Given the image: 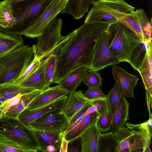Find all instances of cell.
I'll return each instance as SVG.
<instances>
[{"mask_svg":"<svg viewBox=\"0 0 152 152\" xmlns=\"http://www.w3.org/2000/svg\"><path fill=\"white\" fill-rule=\"evenodd\" d=\"M68 0H53L40 17L22 35L30 38H37L42 34L48 25L61 12Z\"/></svg>","mask_w":152,"mask_h":152,"instance_id":"obj_9","label":"cell"},{"mask_svg":"<svg viewBox=\"0 0 152 152\" xmlns=\"http://www.w3.org/2000/svg\"><path fill=\"white\" fill-rule=\"evenodd\" d=\"M112 74L115 82L126 97L134 98V91L139 79L136 76L127 72L121 67L113 65Z\"/></svg>","mask_w":152,"mask_h":152,"instance_id":"obj_14","label":"cell"},{"mask_svg":"<svg viewBox=\"0 0 152 152\" xmlns=\"http://www.w3.org/2000/svg\"><path fill=\"white\" fill-rule=\"evenodd\" d=\"M45 60L41 63L37 69L31 75L18 85L42 91L48 88L45 80Z\"/></svg>","mask_w":152,"mask_h":152,"instance_id":"obj_19","label":"cell"},{"mask_svg":"<svg viewBox=\"0 0 152 152\" xmlns=\"http://www.w3.org/2000/svg\"><path fill=\"white\" fill-rule=\"evenodd\" d=\"M23 95L18 94L8 100L5 107L4 115L11 107L17 105L19 102Z\"/></svg>","mask_w":152,"mask_h":152,"instance_id":"obj_43","label":"cell"},{"mask_svg":"<svg viewBox=\"0 0 152 152\" xmlns=\"http://www.w3.org/2000/svg\"><path fill=\"white\" fill-rule=\"evenodd\" d=\"M15 23L11 4L8 0L0 1V32L5 33Z\"/></svg>","mask_w":152,"mask_h":152,"instance_id":"obj_22","label":"cell"},{"mask_svg":"<svg viewBox=\"0 0 152 152\" xmlns=\"http://www.w3.org/2000/svg\"><path fill=\"white\" fill-rule=\"evenodd\" d=\"M129 105L125 96H123L116 105L112 116L111 131L114 133L116 132L129 119Z\"/></svg>","mask_w":152,"mask_h":152,"instance_id":"obj_17","label":"cell"},{"mask_svg":"<svg viewBox=\"0 0 152 152\" xmlns=\"http://www.w3.org/2000/svg\"><path fill=\"white\" fill-rule=\"evenodd\" d=\"M68 95L66 101L61 113L69 121L91 100L85 96L83 91L72 92Z\"/></svg>","mask_w":152,"mask_h":152,"instance_id":"obj_15","label":"cell"},{"mask_svg":"<svg viewBox=\"0 0 152 152\" xmlns=\"http://www.w3.org/2000/svg\"><path fill=\"white\" fill-rule=\"evenodd\" d=\"M112 118V115L109 111L99 116L96 124L101 133L106 132L111 130Z\"/></svg>","mask_w":152,"mask_h":152,"instance_id":"obj_39","label":"cell"},{"mask_svg":"<svg viewBox=\"0 0 152 152\" xmlns=\"http://www.w3.org/2000/svg\"><path fill=\"white\" fill-rule=\"evenodd\" d=\"M56 152V148L53 145H50L47 146L46 147V152Z\"/></svg>","mask_w":152,"mask_h":152,"instance_id":"obj_46","label":"cell"},{"mask_svg":"<svg viewBox=\"0 0 152 152\" xmlns=\"http://www.w3.org/2000/svg\"><path fill=\"white\" fill-rule=\"evenodd\" d=\"M101 133L96 123L80 137L81 152H97V142Z\"/></svg>","mask_w":152,"mask_h":152,"instance_id":"obj_21","label":"cell"},{"mask_svg":"<svg viewBox=\"0 0 152 152\" xmlns=\"http://www.w3.org/2000/svg\"><path fill=\"white\" fill-rule=\"evenodd\" d=\"M109 25L102 23H84L64 36L49 55L53 54L57 56L53 83L60 84L77 68L82 66L90 68L96 42Z\"/></svg>","mask_w":152,"mask_h":152,"instance_id":"obj_1","label":"cell"},{"mask_svg":"<svg viewBox=\"0 0 152 152\" xmlns=\"http://www.w3.org/2000/svg\"><path fill=\"white\" fill-rule=\"evenodd\" d=\"M144 152H151V151L150 148V146H148L145 149Z\"/></svg>","mask_w":152,"mask_h":152,"instance_id":"obj_50","label":"cell"},{"mask_svg":"<svg viewBox=\"0 0 152 152\" xmlns=\"http://www.w3.org/2000/svg\"><path fill=\"white\" fill-rule=\"evenodd\" d=\"M142 78L146 91V99L149 115H151L152 102V39L147 42L145 57L137 70Z\"/></svg>","mask_w":152,"mask_h":152,"instance_id":"obj_12","label":"cell"},{"mask_svg":"<svg viewBox=\"0 0 152 152\" xmlns=\"http://www.w3.org/2000/svg\"><path fill=\"white\" fill-rule=\"evenodd\" d=\"M68 122L61 112L54 113L45 115L36 119L28 127L35 131L46 132L62 135Z\"/></svg>","mask_w":152,"mask_h":152,"instance_id":"obj_10","label":"cell"},{"mask_svg":"<svg viewBox=\"0 0 152 152\" xmlns=\"http://www.w3.org/2000/svg\"><path fill=\"white\" fill-rule=\"evenodd\" d=\"M118 21L112 15L101 10L92 8L88 12L84 23H102L110 25Z\"/></svg>","mask_w":152,"mask_h":152,"instance_id":"obj_28","label":"cell"},{"mask_svg":"<svg viewBox=\"0 0 152 152\" xmlns=\"http://www.w3.org/2000/svg\"><path fill=\"white\" fill-rule=\"evenodd\" d=\"M11 4L15 3L20 2L25 0H8Z\"/></svg>","mask_w":152,"mask_h":152,"instance_id":"obj_49","label":"cell"},{"mask_svg":"<svg viewBox=\"0 0 152 152\" xmlns=\"http://www.w3.org/2000/svg\"><path fill=\"white\" fill-rule=\"evenodd\" d=\"M67 96L36 108L25 109L20 113L18 118L25 125L28 127L32 122L45 115L61 112L66 101Z\"/></svg>","mask_w":152,"mask_h":152,"instance_id":"obj_11","label":"cell"},{"mask_svg":"<svg viewBox=\"0 0 152 152\" xmlns=\"http://www.w3.org/2000/svg\"><path fill=\"white\" fill-rule=\"evenodd\" d=\"M34 91H36L12 83L0 85V93L6 100H9L18 94H24Z\"/></svg>","mask_w":152,"mask_h":152,"instance_id":"obj_29","label":"cell"},{"mask_svg":"<svg viewBox=\"0 0 152 152\" xmlns=\"http://www.w3.org/2000/svg\"><path fill=\"white\" fill-rule=\"evenodd\" d=\"M91 4L92 8L104 11L118 20L124 15L132 14L135 9L124 0H93Z\"/></svg>","mask_w":152,"mask_h":152,"instance_id":"obj_13","label":"cell"},{"mask_svg":"<svg viewBox=\"0 0 152 152\" xmlns=\"http://www.w3.org/2000/svg\"><path fill=\"white\" fill-rule=\"evenodd\" d=\"M37 45H24L0 58V85L12 83L33 61Z\"/></svg>","mask_w":152,"mask_h":152,"instance_id":"obj_2","label":"cell"},{"mask_svg":"<svg viewBox=\"0 0 152 152\" xmlns=\"http://www.w3.org/2000/svg\"><path fill=\"white\" fill-rule=\"evenodd\" d=\"M63 24L61 18H56L37 38L36 54L41 61L45 60L63 39L61 35Z\"/></svg>","mask_w":152,"mask_h":152,"instance_id":"obj_7","label":"cell"},{"mask_svg":"<svg viewBox=\"0 0 152 152\" xmlns=\"http://www.w3.org/2000/svg\"><path fill=\"white\" fill-rule=\"evenodd\" d=\"M23 45L21 36L0 32V58Z\"/></svg>","mask_w":152,"mask_h":152,"instance_id":"obj_24","label":"cell"},{"mask_svg":"<svg viewBox=\"0 0 152 152\" xmlns=\"http://www.w3.org/2000/svg\"><path fill=\"white\" fill-rule=\"evenodd\" d=\"M142 41L131 52L129 63L134 70H137L143 61L147 50V42Z\"/></svg>","mask_w":152,"mask_h":152,"instance_id":"obj_30","label":"cell"},{"mask_svg":"<svg viewBox=\"0 0 152 152\" xmlns=\"http://www.w3.org/2000/svg\"><path fill=\"white\" fill-rule=\"evenodd\" d=\"M130 152L129 149L128 148H125L122 150L120 152Z\"/></svg>","mask_w":152,"mask_h":152,"instance_id":"obj_51","label":"cell"},{"mask_svg":"<svg viewBox=\"0 0 152 152\" xmlns=\"http://www.w3.org/2000/svg\"><path fill=\"white\" fill-rule=\"evenodd\" d=\"M53 0H25L12 4L16 23L5 33L22 36L33 25Z\"/></svg>","mask_w":152,"mask_h":152,"instance_id":"obj_4","label":"cell"},{"mask_svg":"<svg viewBox=\"0 0 152 152\" xmlns=\"http://www.w3.org/2000/svg\"><path fill=\"white\" fill-rule=\"evenodd\" d=\"M6 101L7 100L1 95L0 93V106Z\"/></svg>","mask_w":152,"mask_h":152,"instance_id":"obj_48","label":"cell"},{"mask_svg":"<svg viewBox=\"0 0 152 152\" xmlns=\"http://www.w3.org/2000/svg\"><path fill=\"white\" fill-rule=\"evenodd\" d=\"M0 135L13 141L28 152L39 151L40 146L35 131L18 118L3 116L0 119Z\"/></svg>","mask_w":152,"mask_h":152,"instance_id":"obj_6","label":"cell"},{"mask_svg":"<svg viewBox=\"0 0 152 152\" xmlns=\"http://www.w3.org/2000/svg\"><path fill=\"white\" fill-rule=\"evenodd\" d=\"M37 48L35 51L34 59L31 63L24 72L12 83L18 85L33 73L38 68L41 61L36 54Z\"/></svg>","mask_w":152,"mask_h":152,"instance_id":"obj_36","label":"cell"},{"mask_svg":"<svg viewBox=\"0 0 152 152\" xmlns=\"http://www.w3.org/2000/svg\"><path fill=\"white\" fill-rule=\"evenodd\" d=\"M68 142L62 136L59 152H67Z\"/></svg>","mask_w":152,"mask_h":152,"instance_id":"obj_44","label":"cell"},{"mask_svg":"<svg viewBox=\"0 0 152 152\" xmlns=\"http://www.w3.org/2000/svg\"><path fill=\"white\" fill-rule=\"evenodd\" d=\"M99 115L96 112L85 115L82 120L71 130L63 134L68 142L80 137L88 129L96 122Z\"/></svg>","mask_w":152,"mask_h":152,"instance_id":"obj_18","label":"cell"},{"mask_svg":"<svg viewBox=\"0 0 152 152\" xmlns=\"http://www.w3.org/2000/svg\"><path fill=\"white\" fill-rule=\"evenodd\" d=\"M41 91H36L23 94L19 102L17 105L10 108L3 116L18 118L20 113L39 94Z\"/></svg>","mask_w":152,"mask_h":152,"instance_id":"obj_27","label":"cell"},{"mask_svg":"<svg viewBox=\"0 0 152 152\" xmlns=\"http://www.w3.org/2000/svg\"><path fill=\"white\" fill-rule=\"evenodd\" d=\"M91 103L92 105L86 111L85 115L95 112L101 115L109 112L106 97L92 99Z\"/></svg>","mask_w":152,"mask_h":152,"instance_id":"obj_35","label":"cell"},{"mask_svg":"<svg viewBox=\"0 0 152 152\" xmlns=\"http://www.w3.org/2000/svg\"><path fill=\"white\" fill-rule=\"evenodd\" d=\"M115 132L118 145L117 152L128 148L130 152H144L151 145L152 131L144 122L133 124L126 122Z\"/></svg>","mask_w":152,"mask_h":152,"instance_id":"obj_5","label":"cell"},{"mask_svg":"<svg viewBox=\"0 0 152 152\" xmlns=\"http://www.w3.org/2000/svg\"><path fill=\"white\" fill-rule=\"evenodd\" d=\"M93 0H68L62 14L67 13L72 15L74 19H79L87 12Z\"/></svg>","mask_w":152,"mask_h":152,"instance_id":"obj_23","label":"cell"},{"mask_svg":"<svg viewBox=\"0 0 152 152\" xmlns=\"http://www.w3.org/2000/svg\"><path fill=\"white\" fill-rule=\"evenodd\" d=\"M134 18L140 24L147 41L152 39L151 23L144 10L140 8L136 9L133 12Z\"/></svg>","mask_w":152,"mask_h":152,"instance_id":"obj_32","label":"cell"},{"mask_svg":"<svg viewBox=\"0 0 152 152\" xmlns=\"http://www.w3.org/2000/svg\"><path fill=\"white\" fill-rule=\"evenodd\" d=\"M107 31L109 49L120 62H129L132 51L142 42L140 39L119 21L109 25Z\"/></svg>","mask_w":152,"mask_h":152,"instance_id":"obj_3","label":"cell"},{"mask_svg":"<svg viewBox=\"0 0 152 152\" xmlns=\"http://www.w3.org/2000/svg\"><path fill=\"white\" fill-rule=\"evenodd\" d=\"M69 92L61 88L59 85L42 91L25 109L36 108L49 104L68 95Z\"/></svg>","mask_w":152,"mask_h":152,"instance_id":"obj_16","label":"cell"},{"mask_svg":"<svg viewBox=\"0 0 152 152\" xmlns=\"http://www.w3.org/2000/svg\"><path fill=\"white\" fill-rule=\"evenodd\" d=\"M45 80L47 86L49 87L53 83V80L56 66L57 56L50 55L45 59Z\"/></svg>","mask_w":152,"mask_h":152,"instance_id":"obj_34","label":"cell"},{"mask_svg":"<svg viewBox=\"0 0 152 152\" xmlns=\"http://www.w3.org/2000/svg\"><path fill=\"white\" fill-rule=\"evenodd\" d=\"M88 67L82 66L72 71L59 84L61 88L69 93L75 91L88 73Z\"/></svg>","mask_w":152,"mask_h":152,"instance_id":"obj_20","label":"cell"},{"mask_svg":"<svg viewBox=\"0 0 152 152\" xmlns=\"http://www.w3.org/2000/svg\"><path fill=\"white\" fill-rule=\"evenodd\" d=\"M118 21L134 32L142 41L147 42L142 28L134 18L133 13L123 16Z\"/></svg>","mask_w":152,"mask_h":152,"instance_id":"obj_31","label":"cell"},{"mask_svg":"<svg viewBox=\"0 0 152 152\" xmlns=\"http://www.w3.org/2000/svg\"><path fill=\"white\" fill-rule=\"evenodd\" d=\"M8 100L4 102L0 106V119L2 117L4 114L6 106Z\"/></svg>","mask_w":152,"mask_h":152,"instance_id":"obj_45","label":"cell"},{"mask_svg":"<svg viewBox=\"0 0 152 152\" xmlns=\"http://www.w3.org/2000/svg\"><path fill=\"white\" fill-rule=\"evenodd\" d=\"M91 105L92 104L91 101L69 121L66 127H68L77 120L85 115L86 111Z\"/></svg>","mask_w":152,"mask_h":152,"instance_id":"obj_42","label":"cell"},{"mask_svg":"<svg viewBox=\"0 0 152 152\" xmlns=\"http://www.w3.org/2000/svg\"><path fill=\"white\" fill-rule=\"evenodd\" d=\"M34 131L40 146L39 151L46 152L47 146L50 145L56 147V152L59 151L62 135L46 132Z\"/></svg>","mask_w":152,"mask_h":152,"instance_id":"obj_25","label":"cell"},{"mask_svg":"<svg viewBox=\"0 0 152 152\" xmlns=\"http://www.w3.org/2000/svg\"><path fill=\"white\" fill-rule=\"evenodd\" d=\"M123 95V94L121 88L115 82L113 88L106 95L109 111L112 116L119 101Z\"/></svg>","mask_w":152,"mask_h":152,"instance_id":"obj_33","label":"cell"},{"mask_svg":"<svg viewBox=\"0 0 152 152\" xmlns=\"http://www.w3.org/2000/svg\"><path fill=\"white\" fill-rule=\"evenodd\" d=\"M0 152H28L23 147L9 139L0 135Z\"/></svg>","mask_w":152,"mask_h":152,"instance_id":"obj_37","label":"cell"},{"mask_svg":"<svg viewBox=\"0 0 152 152\" xmlns=\"http://www.w3.org/2000/svg\"><path fill=\"white\" fill-rule=\"evenodd\" d=\"M85 76L83 80V83L89 88L99 87L102 85L103 78L100 74L97 71H92Z\"/></svg>","mask_w":152,"mask_h":152,"instance_id":"obj_38","label":"cell"},{"mask_svg":"<svg viewBox=\"0 0 152 152\" xmlns=\"http://www.w3.org/2000/svg\"><path fill=\"white\" fill-rule=\"evenodd\" d=\"M67 152H81L80 137L68 142Z\"/></svg>","mask_w":152,"mask_h":152,"instance_id":"obj_41","label":"cell"},{"mask_svg":"<svg viewBox=\"0 0 152 152\" xmlns=\"http://www.w3.org/2000/svg\"><path fill=\"white\" fill-rule=\"evenodd\" d=\"M88 99H92L106 97L105 95L99 87L89 88L84 94Z\"/></svg>","mask_w":152,"mask_h":152,"instance_id":"obj_40","label":"cell"},{"mask_svg":"<svg viewBox=\"0 0 152 152\" xmlns=\"http://www.w3.org/2000/svg\"><path fill=\"white\" fill-rule=\"evenodd\" d=\"M120 63L118 58L108 48V33L107 29L102 33L96 42L92 56L91 66L88 72H97L108 66L116 65Z\"/></svg>","mask_w":152,"mask_h":152,"instance_id":"obj_8","label":"cell"},{"mask_svg":"<svg viewBox=\"0 0 152 152\" xmlns=\"http://www.w3.org/2000/svg\"><path fill=\"white\" fill-rule=\"evenodd\" d=\"M144 124L149 127L151 130H152V118H149L147 121L144 122Z\"/></svg>","mask_w":152,"mask_h":152,"instance_id":"obj_47","label":"cell"},{"mask_svg":"<svg viewBox=\"0 0 152 152\" xmlns=\"http://www.w3.org/2000/svg\"><path fill=\"white\" fill-rule=\"evenodd\" d=\"M118 145L114 132L111 131L101 133L98 139L97 152H116Z\"/></svg>","mask_w":152,"mask_h":152,"instance_id":"obj_26","label":"cell"}]
</instances>
